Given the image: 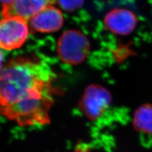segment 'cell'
Segmentation results:
<instances>
[{"mask_svg":"<svg viewBox=\"0 0 152 152\" xmlns=\"http://www.w3.org/2000/svg\"><path fill=\"white\" fill-rule=\"evenodd\" d=\"M56 74L44 61L18 56L0 70V113L20 126L50 122L55 103Z\"/></svg>","mask_w":152,"mask_h":152,"instance_id":"cell-1","label":"cell"},{"mask_svg":"<svg viewBox=\"0 0 152 152\" xmlns=\"http://www.w3.org/2000/svg\"><path fill=\"white\" fill-rule=\"evenodd\" d=\"M91 44L88 37L79 30L65 31L57 42V53L63 62L71 65L81 64L89 55Z\"/></svg>","mask_w":152,"mask_h":152,"instance_id":"cell-2","label":"cell"},{"mask_svg":"<svg viewBox=\"0 0 152 152\" xmlns=\"http://www.w3.org/2000/svg\"><path fill=\"white\" fill-rule=\"evenodd\" d=\"M112 95L110 90L98 84H91L85 88L79 102V108L89 120L101 118L110 107Z\"/></svg>","mask_w":152,"mask_h":152,"instance_id":"cell-3","label":"cell"},{"mask_svg":"<svg viewBox=\"0 0 152 152\" xmlns=\"http://www.w3.org/2000/svg\"><path fill=\"white\" fill-rule=\"evenodd\" d=\"M28 36L27 22L22 18L8 17L0 20V48L8 51L19 48Z\"/></svg>","mask_w":152,"mask_h":152,"instance_id":"cell-4","label":"cell"},{"mask_svg":"<svg viewBox=\"0 0 152 152\" xmlns=\"http://www.w3.org/2000/svg\"><path fill=\"white\" fill-rule=\"evenodd\" d=\"M138 22L136 13L129 9L115 8L106 13L103 18V26L105 29L112 34L129 36L134 31Z\"/></svg>","mask_w":152,"mask_h":152,"instance_id":"cell-5","label":"cell"},{"mask_svg":"<svg viewBox=\"0 0 152 152\" xmlns=\"http://www.w3.org/2000/svg\"><path fill=\"white\" fill-rule=\"evenodd\" d=\"M56 0H13L2 7L3 17H19L27 22L44 8L51 6Z\"/></svg>","mask_w":152,"mask_h":152,"instance_id":"cell-6","label":"cell"},{"mask_svg":"<svg viewBox=\"0 0 152 152\" xmlns=\"http://www.w3.org/2000/svg\"><path fill=\"white\" fill-rule=\"evenodd\" d=\"M63 14L58 8L49 6L36 13L30 19V26L33 30L42 33L55 32L64 25Z\"/></svg>","mask_w":152,"mask_h":152,"instance_id":"cell-7","label":"cell"},{"mask_svg":"<svg viewBox=\"0 0 152 152\" xmlns=\"http://www.w3.org/2000/svg\"><path fill=\"white\" fill-rule=\"evenodd\" d=\"M132 124L137 132L152 135V104L145 103L136 108L133 113Z\"/></svg>","mask_w":152,"mask_h":152,"instance_id":"cell-8","label":"cell"},{"mask_svg":"<svg viewBox=\"0 0 152 152\" xmlns=\"http://www.w3.org/2000/svg\"><path fill=\"white\" fill-rule=\"evenodd\" d=\"M56 1L61 10L70 13L77 11L83 7L85 0H56Z\"/></svg>","mask_w":152,"mask_h":152,"instance_id":"cell-9","label":"cell"},{"mask_svg":"<svg viewBox=\"0 0 152 152\" xmlns=\"http://www.w3.org/2000/svg\"><path fill=\"white\" fill-rule=\"evenodd\" d=\"M13 0H0V3L2 4V5H7V4L10 3Z\"/></svg>","mask_w":152,"mask_h":152,"instance_id":"cell-10","label":"cell"},{"mask_svg":"<svg viewBox=\"0 0 152 152\" xmlns=\"http://www.w3.org/2000/svg\"><path fill=\"white\" fill-rule=\"evenodd\" d=\"M2 59H3V55L1 50H0V70L2 69L3 66H1V62H2Z\"/></svg>","mask_w":152,"mask_h":152,"instance_id":"cell-11","label":"cell"}]
</instances>
